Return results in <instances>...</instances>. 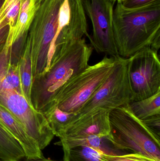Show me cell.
Instances as JSON below:
<instances>
[{
  "instance_id": "obj_22",
  "label": "cell",
  "mask_w": 160,
  "mask_h": 161,
  "mask_svg": "<svg viewBox=\"0 0 160 161\" xmlns=\"http://www.w3.org/2000/svg\"><path fill=\"white\" fill-rule=\"evenodd\" d=\"M141 121L147 127L160 138V114L153 115Z\"/></svg>"
},
{
  "instance_id": "obj_17",
  "label": "cell",
  "mask_w": 160,
  "mask_h": 161,
  "mask_svg": "<svg viewBox=\"0 0 160 161\" xmlns=\"http://www.w3.org/2000/svg\"><path fill=\"white\" fill-rule=\"evenodd\" d=\"M54 136L62 137L69 126L77 119L78 114L61 110L56 106L44 114Z\"/></svg>"
},
{
  "instance_id": "obj_18",
  "label": "cell",
  "mask_w": 160,
  "mask_h": 161,
  "mask_svg": "<svg viewBox=\"0 0 160 161\" xmlns=\"http://www.w3.org/2000/svg\"><path fill=\"white\" fill-rule=\"evenodd\" d=\"M133 115L142 120L156 114H160V90L150 97L127 104Z\"/></svg>"
},
{
  "instance_id": "obj_10",
  "label": "cell",
  "mask_w": 160,
  "mask_h": 161,
  "mask_svg": "<svg viewBox=\"0 0 160 161\" xmlns=\"http://www.w3.org/2000/svg\"><path fill=\"white\" fill-rule=\"evenodd\" d=\"M114 3L112 0H83L93 26V34L87 37L98 52L111 57L118 55L113 25Z\"/></svg>"
},
{
  "instance_id": "obj_16",
  "label": "cell",
  "mask_w": 160,
  "mask_h": 161,
  "mask_svg": "<svg viewBox=\"0 0 160 161\" xmlns=\"http://www.w3.org/2000/svg\"><path fill=\"white\" fill-rule=\"evenodd\" d=\"M19 71L22 90L23 96L28 102L33 106L31 100L33 76L31 47L30 42L27 39L24 50L20 58Z\"/></svg>"
},
{
  "instance_id": "obj_7",
  "label": "cell",
  "mask_w": 160,
  "mask_h": 161,
  "mask_svg": "<svg viewBox=\"0 0 160 161\" xmlns=\"http://www.w3.org/2000/svg\"><path fill=\"white\" fill-rule=\"evenodd\" d=\"M0 105L21 123L41 150L49 145L54 135L46 117L35 109L23 95L4 87L0 82Z\"/></svg>"
},
{
  "instance_id": "obj_8",
  "label": "cell",
  "mask_w": 160,
  "mask_h": 161,
  "mask_svg": "<svg viewBox=\"0 0 160 161\" xmlns=\"http://www.w3.org/2000/svg\"><path fill=\"white\" fill-rule=\"evenodd\" d=\"M132 101L150 97L160 90V62L157 52L150 47L128 58Z\"/></svg>"
},
{
  "instance_id": "obj_26",
  "label": "cell",
  "mask_w": 160,
  "mask_h": 161,
  "mask_svg": "<svg viewBox=\"0 0 160 161\" xmlns=\"http://www.w3.org/2000/svg\"><path fill=\"white\" fill-rule=\"evenodd\" d=\"M114 2H118V3H122V2L124 1V0H112Z\"/></svg>"
},
{
  "instance_id": "obj_24",
  "label": "cell",
  "mask_w": 160,
  "mask_h": 161,
  "mask_svg": "<svg viewBox=\"0 0 160 161\" xmlns=\"http://www.w3.org/2000/svg\"><path fill=\"white\" fill-rule=\"evenodd\" d=\"M28 161H56L52 160L49 159L43 158L40 159L35 160H28Z\"/></svg>"
},
{
  "instance_id": "obj_11",
  "label": "cell",
  "mask_w": 160,
  "mask_h": 161,
  "mask_svg": "<svg viewBox=\"0 0 160 161\" xmlns=\"http://www.w3.org/2000/svg\"><path fill=\"white\" fill-rule=\"evenodd\" d=\"M110 111L99 109L78 116L66 129L61 138L95 136L106 137L110 134Z\"/></svg>"
},
{
  "instance_id": "obj_21",
  "label": "cell",
  "mask_w": 160,
  "mask_h": 161,
  "mask_svg": "<svg viewBox=\"0 0 160 161\" xmlns=\"http://www.w3.org/2000/svg\"><path fill=\"white\" fill-rule=\"evenodd\" d=\"M101 159L102 161H158L139 153H130L120 155L102 154Z\"/></svg>"
},
{
  "instance_id": "obj_19",
  "label": "cell",
  "mask_w": 160,
  "mask_h": 161,
  "mask_svg": "<svg viewBox=\"0 0 160 161\" xmlns=\"http://www.w3.org/2000/svg\"><path fill=\"white\" fill-rule=\"evenodd\" d=\"M106 139L107 137H102L95 135L61 138L56 144L61 146L63 149L77 146L88 147L102 154H107V151L103 147L104 141Z\"/></svg>"
},
{
  "instance_id": "obj_6",
  "label": "cell",
  "mask_w": 160,
  "mask_h": 161,
  "mask_svg": "<svg viewBox=\"0 0 160 161\" xmlns=\"http://www.w3.org/2000/svg\"><path fill=\"white\" fill-rule=\"evenodd\" d=\"M111 73L78 114L82 116L103 109L111 111L132 101V94L128 72V58L117 55Z\"/></svg>"
},
{
  "instance_id": "obj_20",
  "label": "cell",
  "mask_w": 160,
  "mask_h": 161,
  "mask_svg": "<svg viewBox=\"0 0 160 161\" xmlns=\"http://www.w3.org/2000/svg\"><path fill=\"white\" fill-rule=\"evenodd\" d=\"M63 151L64 161H102V153L88 147H74L63 149Z\"/></svg>"
},
{
  "instance_id": "obj_2",
  "label": "cell",
  "mask_w": 160,
  "mask_h": 161,
  "mask_svg": "<svg viewBox=\"0 0 160 161\" xmlns=\"http://www.w3.org/2000/svg\"><path fill=\"white\" fill-rule=\"evenodd\" d=\"M93 50L83 38L61 53L54 55L48 71L33 79L34 108L44 114L59 90L89 66Z\"/></svg>"
},
{
  "instance_id": "obj_14",
  "label": "cell",
  "mask_w": 160,
  "mask_h": 161,
  "mask_svg": "<svg viewBox=\"0 0 160 161\" xmlns=\"http://www.w3.org/2000/svg\"><path fill=\"white\" fill-rule=\"evenodd\" d=\"M20 0H4L0 8V53L6 43L9 32L16 25Z\"/></svg>"
},
{
  "instance_id": "obj_9",
  "label": "cell",
  "mask_w": 160,
  "mask_h": 161,
  "mask_svg": "<svg viewBox=\"0 0 160 161\" xmlns=\"http://www.w3.org/2000/svg\"><path fill=\"white\" fill-rule=\"evenodd\" d=\"M88 35L83 0H64L59 9L57 31L49 49L45 72L49 68L54 47L67 49L84 36Z\"/></svg>"
},
{
  "instance_id": "obj_1",
  "label": "cell",
  "mask_w": 160,
  "mask_h": 161,
  "mask_svg": "<svg viewBox=\"0 0 160 161\" xmlns=\"http://www.w3.org/2000/svg\"><path fill=\"white\" fill-rule=\"evenodd\" d=\"M114 35L118 55L129 58L160 39V0L134 8L117 2L113 11Z\"/></svg>"
},
{
  "instance_id": "obj_23",
  "label": "cell",
  "mask_w": 160,
  "mask_h": 161,
  "mask_svg": "<svg viewBox=\"0 0 160 161\" xmlns=\"http://www.w3.org/2000/svg\"><path fill=\"white\" fill-rule=\"evenodd\" d=\"M157 0H124L122 5L127 8H134L145 5Z\"/></svg>"
},
{
  "instance_id": "obj_4",
  "label": "cell",
  "mask_w": 160,
  "mask_h": 161,
  "mask_svg": "<svg viewBox=\"0 0 160 161\" xmlns=\"http://www.w3.org/2000/svg\"><path fill=\"white\" fill-rule=\"evenodd\" d=\"M114 64V57L106 55L98 63L88 66L59 90L47 111L56 106L63 111L78 114L111 73Z\"/></svg>"
},
{
  "instance_id": "obj_12",
  "label": "cell",
  "mask_w": 160,
  "mask_h": 161,
  "mask_svg": "<svg viewBox=\"0 0 160 161\" xmlns=\"http://www.w3.org/2000/svg\"><path fill=\"white\" fill-rule=\"evenodd\" d=\"M0 122L18 142L24 151L25 158L28 160L44 158L42 150L36 141L28 134L21 123L1 105Z\"/></svg>"
},
{
  "instance_id": "obj_15",
  "label": "cell",
  "mask_w": 160,
  "mask_h": 161,
  "mask_svg": "<svg viewBox=\"0 0 160 161\" xmlns=\"http://www.w3.org/2000/svg\"><path fill=\"white\" fill-rule=\"evenodd\" d=\"M24 158L18 142L0 122V161H20Z\"/></svg>"
},
{
  "instance_id": "obj_13",
  "label": "cell",
  "mask_w": 160,
  "mask_h": 161,
  "mask_svg": "<svg viewBox=\"0 0 160 161\" xmlns=\"http://www.w3.org/2000/svg\"><path fill=\"white\" fill-rule=\"evenodd\" d=\"M39 8L36 0H20L18 20L14 28L9 31L7 41L9 46L26 41L28 31Z\"/></svg>"
},
{
  "instance_id": "obj_25",
  "label": "cell",
  "mask_w": 160,
  "mask_h": 161,
  "mask_svg": "<svg viewBox=\"0 0 160 161\" xmlns=\"http://www.w3.org/2000/svg\"><path fill=\"white\" fill-rule=\"evenodd\" d=\"M44 0H36V3L37 5L39 7L41 4Z\"/></svg>"
},
{
  "instance_id": "obj_27",
  "label": "cell",
  "mask_w": 160,
  "mask_h": 161,
  "mask_svg": "<svg viewBox=\"0 0 160 161\" xmlns=\"http://www.w3.org/2000/svg\"><path fill=\"white\" fill-rule=\"evenodd\" d=\"M4 1V0H0V8H1V6H2V5H3Z\"/></svg>"
},
{
  "instance_id": "obj_5",
  "label": "cell",
  "mask_w": 160,
  "mask_h": 161,
  "mask_svg": "<svg viewBox=\"0 0 160 161\" xmlns=\"http://www.w3.org/2000/svg\"><path fill=\"white\" fill-rule=\"evenodd\" d=\"M64 0H44L36 12L27 34L31 47L33 79L45 72L50 45L58 27L59 9Z\"/></svg>"
},
{
  "instance_id": "obj_3",
  "label": "cell",
  "mask_w": 160,
  "mask_h": 161,
  "mask_svg": "<svg viewBox=\"0 0 160 161\" xmlns=\"http://www.w3.org/2000/svg\"><path fill=\"white\" fill-rule=\"evenodd\" d=\"M107 138L116 150L130 151L160 161V138L131 112L127 104L110 111Z\"/></svg>"
}]
</instances>
